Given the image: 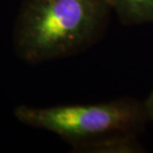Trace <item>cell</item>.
<instances>
[{
	"instance_id": "1",
	"label": "cell",
	"mask_w": 153,
	"mask_h": 153,
	"mask_svg": "<svg viewBox=\"0 0 153 153\" xmlns=\"http://www.w3.org/2000/svg\"><path fill=\"white\" fill-rule=\"evenodd\" d=\"M17 119L30 126L51 131L88 152H139L138 135L146 121L143 102L119 99L88 105L30 108L15 111Z\"/></svg>"
},
{
	"instance_id": "2",
	"label": "cell",
	"mask_w": 153,
	"mask_h": 153,
	"mask_svg": "<svg viewBox=\"0 0 153 153\" xmlns=\"http://www.w3.org/2000/svg\"><path fill=\"white\" fill-rule=\"evenodd\" d=\"M109 12L105 0H27L15 29L16 50L32 63L79 53L100 38Z\"/></svg>"
},
{
	"instance_id": "3",
	"label": "cell",
	"mask_w": 153,
	"mask_h": 153,
	"mask_svg": "<svg viewBox=\"0 0 153 153\" xmlns=\"http://www.w3.org/2000/svg\"><path fill=\"white\" fill-rule=\"evenodd\" d=\"M124 24H153V0H105Z\"/></svg>"
},
{
	"instance_id": "4",
	"label": "cell",
	"mask_w": 153,
	"mask_h": 153,
	"mask_svg": "<svg viewBox=\"0 0 153 153\" xmlns=\"http://www.w3.org/2000/svg\"><path fill=\"white\" fill-rule=\"evenodd\" d=\"M143 105H144L148 119L153 121V88L150 91V94H148V97H146V100L143 102Z\"/></svg>"
}]
</instances>
